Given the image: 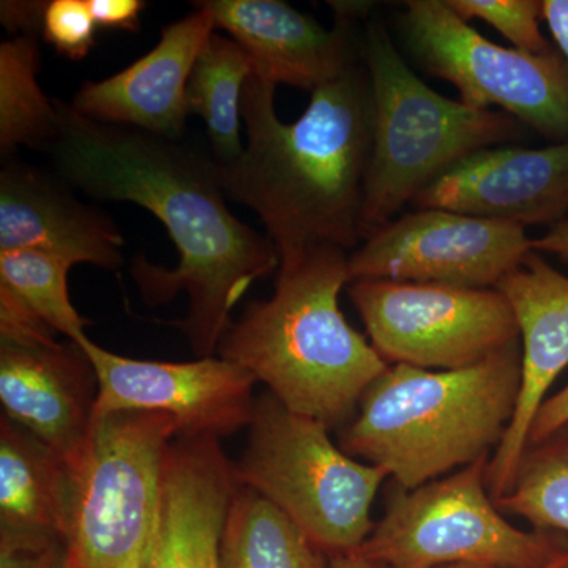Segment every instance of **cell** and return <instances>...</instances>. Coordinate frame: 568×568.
Returning a JSON list of instances; mask_svg holds the SVG:
<instances>
[{"label": "cell", "mask_w": 568, "mask_h": 568, "mask_svg": "<svg viewBox=\"0 0 568 568\" xmlns=\"http://www.w3.org/2000/svg\"><path fill=\"white\" fill-rule=\"evenodd\" d=\"M97 396L95 368L77 342L33 346L0 342L3 416L58 452L71 470L88 448Z\"/></svg>", "instance_id": "cell-15"}, {"label": "cell", "mask_w": 568, "mask_h": 568, "mask_svg": "<svg viewBox=\"0 0 568 568\" xmlns=\"http://www.w3.org/2000/svg\"><path fill=\"white\" fill-rule=\"evenodd\" d=\"M496 290L514 308L523 347L517 409L488 465L493 500L514 487L534 417L547 399L548 388L568 366V276L532 250Z\"/></svg>", "instance_id": "cell-13"}, {"label": "cell", "mask_w": 568, "mask_h": 568, "mask_svg": "<svg viewBox=\"0 0 568 568\" xmlns=\"http://www.w3.org/2000/svg\"><path fill=\"white\" fill-rule=\"evenodd\" d=\"M446 211L538 226L566 220L568 141L530 149L499 145L469 156L414 201Z\"/></svg>", "instance_id": "cell-14"}, {"label": "cell", "mask_w": 568, "mask_h": 568, "mask_svg": "<svg viewBox=\"0 0 568 568\" xmlns=\"http://www.w3.org/2000/svg\"><path fill=\"white\" fill-rule=\"evenodd\" d=\"M491 457L418 488L392 489L383 518L357 555L387 568H545L566 555L562 534L526 532L504 518L488 493Z\"/></svg>", "instance_id": "cell-8"}, {"label": "cell", "mask_w": 568, "mask_h": 568, "mask_svg": "<svg viewBox=\"0 0 568 568\" xmlns=\"http://www.w3.org/2000/svg\"><path fill=\"white\" fill-rule=\"evenodd\" d=\"M71 487L65 459L2 414L0 541H65Z\"/></svg>", "instance_id": "cell-20"}, {"label": "cell", "mask_w": 568, "mask_h": 568, "mask_svg": "<svg viewBox=\"0 0 568 568\" xmlns=\"http://www.w3.org/2000/svg\"><path fill=\"white\" fill-rule=\"evenodd\" d=\"M0 568H71L65 541H0Z\"/></svg>", "instance_id": "cell-29"}, {"label": "cell", "mask_w": 568, "mask_h": 568, "mask_svg": "<svg viewBox=\"0 0 568 568\" xmlns=\"http://www.w3.org/2000/svg\"><path fill=\"white\" fill-rule=\"evenodd\" d=\"M179 435L181 425L170 414L119 410L93 418L84 457L71 470V568L152 567L168 448Z\"/></svg>", "instance_id": "cell-6"}, {"label": "cell", "mask_w": 568, "mask_h": 568, "mask_svg": "<svg viewBox=\"0 0 568 568\" xmlns=\"http://www.w3.org/2000/svg\"><path fill=\"white\" fill-rule=\"evenodd\" d=\"M406 51L459 102L506 112L548 140L568 141V62L558 51L530 54L480 36L447 0H409L398 17Z\"/></svg>", "instance_id": "cell-9"}, {"label": "cell", "mask_w": 568, "mask_h": 568, "mask_svg": "<svg viewBox=\"0 0 568 568\" xmlns=\"http://www.w3.org/2000/svg\"><path fill=\"white\" fill-rule=\"evenodd\" d=\"M88 3L97 26L126 32L140 31L141 13L148 9V2L142 0H88Z\"/></svg>", "instance_id": "cell-30"}, {"label": "cell", "mask_w": 568, "mask_h": 568, "mask_svg": "<svg viewBox=\"0 0 568 568\" xmlns=\"http://www.w3.org/2000/svg\"><path fill=\"white\" fill-rule=\"evenodd\" d=\"M40 250L115 271L125 239L114 219L81 201L58 174L6 160L0 171V253Z\"/></svg>", "instance_id": "cell-18"}, {"label": "cell", "mask_w": 568, "mask_h": 568, "mask_svg": "<svg viewBox=\"0 0 568 568\" xmlns=\"http://www.w3.org/2000/svg\"><path fill=\"white\" fill-rule=\"evenodd\" d=\"M347 257L336 246L280 257L274 294L252 302L219 346L287 409L327 428L345 424L388 366L339 308Z\"/></svg>", "instance_id": "cell-3"}, {"label": "cell", "mask_w": 568, "mask_h": 568, "mask_svg": "<svg viewBox=\"0 0 568 568\" xmlns=\"http://www.w3.org/2000/svg\"><path fill=\"white\" fill-rule=\"evenodd\" d=\"M463 20L493 26L519 51L548 54L556 51L541 32L544 2L538 0H447Z\"/></svg>", "instance_id": "cell-26"}, {"label": "cell", "mask_w": 568, "mask_h": 568, "mask_svg": "<svg viewBox=\"0 0 568 568\" xmlns=\"http://www.w3.org/2000/svg\"><path fill=\"white\" fill-rule=\"evenodd\" d=\"M55 104L58 134L47 149L54 173L93 200L141 205L164 224L178 267L136 257L134 283L149 305L189 295V315L174 325L194 354L212 357L234 306L256 280L278 271L274 242L230 211L212 155L182 140L92 121L62 100Z\"/></svg>", "instance_id": "cell-1"}, {"label": "cell", "mask_w": 568, "mask_h": 568, "mask_svg": "<svg viewBox=\"0 0 568 568\" xmlns=\"http://www.w3.org/2000/svg\"><path fill=\"white\" fill-rule=\"evenodd\" d=\"M495 504L536 530L568 534V426L526 447L514 487Z\"/></svg>", "instance_id": "cell-24"}, {"label": "cell", "mask_w": 568, "mask_h": 568, "mask_svg": "<svg viewBox=\"0 0 568 568\" xmlns=\"http://www.w3.org/2000/svg\"><path fill=\"white\" fill-rule=\"evenodd\" d=\"M325 559L293 519L237 484L224 523L220 568H327Z\"/></svg>", "instance_id": "cell-21"}, {"label": "cell", "mask_w": 568, "mask_h": 568, "mask_svg": "<svg viewBox=\"0 0 568 568\" xmlns=\"http://www.w3.org/2000/svg\"><path fill=\"white\" fill-rule=\"evenodd\" d=\"M97 381L95 416L119 410L170 414L181 435L226 437L253 420V386L244 366L220 357L194 362L138 361L110 353L84 336Z\"/></svg>", "instance_id": "cell-12"}, {"label": "cell", "mask_w": 568, "mask_h": 568, "mask_svg": "<svg viewBox=\"0 0 568 568\" xmlns=\"http://www.w3.org/2000/svg\"><path fill=\"white\" fill-rule=\"evenodd\" d=\"M215 31L211 11L194 3L192 13L164 26L159 43L132 65L106 80L82 82L70 106L92 121L182 140L190 74Z\"/></svg>", "instance_id": "cell-16"}, {"label": "cell", "mask_w": 568, "mask_h": 568, "mask_svg": "<svg viewBox=\"0 0 568 568\" xmlns=\"http://www.w3.org/2000/svg\"><path fill=\"white\" fill-rule=\"evenodd\" d=\"M58 332L7 287L0 286V342L33 346L58 342Z\"/></svg>", "instance_id": "cell-28"}, {"label": "cell", "mask_w": 568, "mask_h": 568, "mask_svg": "<svg viewBox=\"0 0 568 568\" xmlns=\"http://www.w3.org/2000/svg\"><path fill=\"white\" fill-rule=\"evenodd\" d=\"M234 465L211 436H175L164 469L163 525L151 568H220Z\"/></svg>", "instance_id": "cell-19"}, {"label": "cell", "mask_w": 568, "mask_h": 568, "mask_svg": "<svg viewBox=\"0 0 568 568\" xmlns=\"http://www.w3.org/2000/svg\"><path fill=\"white\" fill-rule=\"evenodd\" d=\"M347 294L388 365L469 368L519 343L517 316L496 287L357 280Z\"/></svg>", "instance_id": "cell-10"}, {"label": "cell", "mask_w": 568, "mask_h": 568, "mask_svg": "<svg viewBox=\"0 0 568 568\" xmlns=\"http://www.w3.org/2000/svg\"><path fill=\"white\" fill-rule=\"evenodd\" d=\"M532 252L519 224L446 209H414L365 239L347 257L357 280L493 290Z\"/></svg>", "instance_id": "cell-11"}, {"label": "cell", "mask_w": 568, "mask_h": 568, "mask_svg": "<svg viewBox=\"0 0 568 568\" xmlns=\"http://www.w3.org/2000/svg\"><path fill=\"white\" fill-rule=\"evenodd\" d=\"M216 31L241 44L253 73L272 84L316 91L362 58L354 20L332 29L282 0H203Z\"/></svg>", "instance_id": "cell-17"}, {"label": "cell", "mask_w": 568, "mask_h": 568, "mask_svg": "<svg viewBox=\"0 0 568 568\" xmlns=\"http://www.w3.org/2000/svg\"><path fill=\"white\" fill-rule=\"evenodd\" d=\"M568 426V384L558 394L545 399L530 425L529 444L548 439Z\"/></svg>", "instance_id": "cell-31"}, {"label": "cell", "mask_w": 568, "mask_h": 568, "mask_svg": "<svg viewBox=\"0 0 568 568\" xmlns=\"http://www.w3.org/2000/svg\"><path fill=\"white\" fill-rule=\"evenodd\" d=\"M97 28L88 0H51L41 37L63 58L82 61L95 47Z\"/></svg>", "instance_id": "cell-27"}, {"label": "cell", "mask_w": 568, "mask_h": 568, "mask_svg": "<svg viewBox=\"0 0 568 568\" xmlns=\"http://www.w3.org/2000/svg\"><path fill=\"white\" fill-rule=\"evenodd\" d=\"M519 386V343L469 368L388 365L362 395L339 447L384 467L396 487H422L496 452L515 416Z\"/></svg>", "instance_id": "cell-4"}, {"label": "cell", "mask_w": 568, "mask_h": 568, "mask_svg": "<svg viewBox=\"0 0 568 568\" xmlns=\"http://www.w3.org/2000/svg\"><path fill=\"white\" fill-rule=\"evenodd\" d=\"M327 568H387L381 566V564L373 562L362 558L357 552H351V555L332 556L327 558Z\"/></svg>", "instance_id": "cell-35"}, {"label": "cell", "mask_w": 568, "mask_h": 568, "mask_svg": "<svg viewBox=\"0 0 568 568\" xmlns=\"http://www.w3.org/2000/svg\"><path fill=\"white\" fill-rule=\"evenodd\" d=\"M48 2H2L0 21L13 37L41 36Z\"/></svg>", "instance_id": "cell-32"}, {"label": "cell", "mask_w": 568, "mask_h": 568, "mask_svg": "<svg viewBox=\"0 0 568 568\" xmlns=\"http://www.w3.org/2000/svg\"><path fill=\"white\" fill-rule=\"evenodd\" d=\"M71 261L40 250L0 253V286L7 287L58 334L81 342L91 321L71 304Z\"/></svg>", "instance_id": "cell-25"}, {"label": "cell", "mask_w": 568, "mask_h": 568, "mask_svg": "<svg viewBox=\"0 0 568 568\" xmlns=\"http://www.w3.org/2000/svg\"><path fill=\"white\" fill-rule=\"evenodd\" d=\"M437 568H496V567H489V566H477V564H454V566H444V567H437ZM545 568H568V552L566 555L560 556L558 560H555V562L549 564L548 567Z\"/></svg>", "instance_id": "cell-36"}, {"label": "cell", "mask_w": 568, "mask_h": 568, "mask_svg": "<svg viewBox=\"0 0 568 568\" xmlns=\"http://www.w3.org/2000/svg\"><path fill=\"white\" fill-rule=\"evenodd\" d=\"M252 74V61L241 44L219 31L209 37L194 62L186 108L190 114L203 118L216 163H234L244 153L242 97Z\"/></svg>", "instance_id": "cell-22"}, {"label": "cell", "mask_w": 568, "mask_h": 568, "mask_svg": "<svg viewBox=\"0 0 568 568\" xmlns=\"http://www.w3.org/2000/svg\"><path fill=\"white\" fill-rule=\"evenodd\" d=\"M362 59L373 93V145L362 207V242L457 164L511 144L526 126L506 112L478 110L433 91L407 65L386 26L369 20Z\"/></svg>", "instance_id": "cell-5"}, {"label": "cell", "mask_w": 568, "mask_h": 568, "mask_svg": "<svg viewBox=\"0 0 568 568\" xmlns=\"http://www.w3.org/2000/svg\"><path fill=\"white\" fill-rule=\"evenodd\" d=\"M532 250L537 253L556 254V256L568 260V220L556 223L541 237L532 239Z\"/></svg>", "instance_id": "cell-34"}, {"label": "cell", "mask_w": 568, "mask_h": 568, "mask_svg": "<svg viewBox=\"0 0 568 568\" xmlns=\"http://www.w3.org/2000/svg\"><path fill=\"white\" fill-rule=\"evenodd\" d=\"M544 21L568 62V0H544Z\"/></svg>", "instance_id": "cell-33"}, {"label": "cell", "mask_w": 568, "mask_h": 568, "mask_svg": "<svg viewBox=\"0 0 568 568\" xmlns=\"http://www.w3.org/2000/svg\"><path fill=\"white\" fill-rule=\"evenodd\" d=\"M275 89L254 73L246 82V145L234 163H219L224 193L260 216L280 257L315 246L354 252L373 145L364 59L313 91L293 123L276 114Z\"/></svg>", "instance_id": "cell-2"}, {"label": "cell", "mask_w": 568, "mask_h": 568, "mask_svg": "<svg viewBox=\"0 0 568 568\" xmlns=\"http://www.w3.org/2000/svg\"><path fill=\"white\" fill-rule=\"evenodd\" d=\"M239 485L287 515L327 558L357 552L375 529L372 506L388 473L336 447L328 428L274 395L254 403L248 444L234 466Z\"/></svg>", "instance_id": "cell-7"}, {"label": "cell", "mask_w": 568, "mask_h": 568, "mask_svg": "<svg viewBox=\"0 0 568 568\" xmlns=\"http://www.w3.org/2000/svg\"><path fill=\"white\" fill-rule=\"evenodd\" d=\"M39 37L0 43V153L3 162L21 148L47 152L58 134L59 111L39 84Z\"/></svg>", "instance_id": "cell-23"}]
</instances>
